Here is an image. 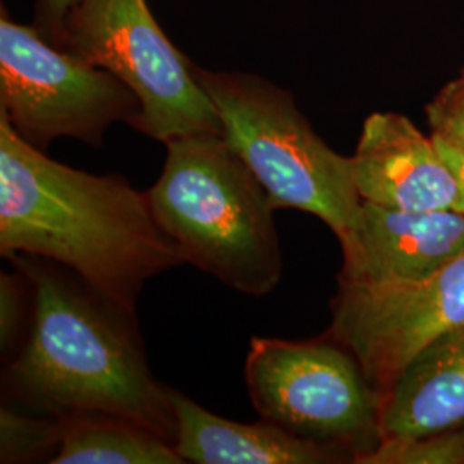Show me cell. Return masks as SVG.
<instances>
[{
    "instance_id": "1",
    "label": "cell",
    "mask_w": 464,
    "mask_h": 464,
    "mask_svg": "<svg viewBox=\"0 0 464 464\" xmlns=\"http://www.w3.org/2000/svg\"><path fill=\"white\" fill-rule=\"evenodd\" d=\"M32 285L28 337L2 373L4 394L38 416L105 413L176 444L169 389L150 370L133 310L49 258L7 256Z\"/></svg>"
},
{
    "instance_id": "7",
    "label": "cell",
    "mask_w": 464,
    "mask_h": 464,
    "mask_svg": "<svg viewBox=\"0 0 464 464\" xmlns=\"http://www.w3.org/2000/svg\"><path fill=\"white\" fill-rule=\"evenodd\" d=\"M140 109L114 74L13 21L2 7L0 112L24 141L44 150L57 138H74L100 147L114 122L131 126Z\"/></svg>"
},
{
    "instance_id": "8",
    "label": "cell",
    "mask_w": 464,
    "mask_h": 464,
    "mask_svg": "<svg viewBox=\"0 0 464 464\" xmlns=\"http://www.w3.org/2000/svg\"><path fill=\"white\" fill-rule=\"evenodd\" d=\"M329 332L358 358L381 399L416 354L464 325V253L425 279L337 282Z\"/></svg>"
},
{
    "instance_id": "3",
    "label": "cell",
    "mask_w": 464,
    "mask_h": 464,
    "mask_svg": "<svg viewBox=\"0 0 464 464\" xmlns=\"http://www.w3.org/2000/svg\"><path fill=\"white\" fill-rule=\"evenodd\" d=\"M166 147V166L147 198L186 264L237 293H272L284 266L264 186L220 134L183 136Z\"/></svg>"
},
{
    "instance_id": "17",
    "label": "cell",
    "mask_w": 464,
    "mask_h": 464,
    "mask_svg": "<svg viewBox=\"0 0 464 464\" xmlns=\"http://www.w3.org/2000/svg\"><path fill=\"white\" fill-rule=\"evenodd\" d=\"M427 116L433 138L464 150V71L431 100Z\"/></svg>"
},
{
    "instance_id": "2",
    "label": "cell",
    "mask_w": 464,
    "mask_h": 464,
    "mask_svg": "<svg viewBox=\"0 0 464 464\" xmlns=\"http://www.w3.org/2000/svg\"><path fill=\"white\" fill-rule=\"evenodd\" d=\"M0 253L69 266L128 310L151 277L186 264L147 193L119 174L95 176L49 159L0 112Z\"/></svg>"
},
{
    "instance_id": "5",
    "label": "cell",
    "mask_w": 464,
    "mask_h": 464,
    "mask_svg": "<svg viewBox=\"0 0 464 464\" xmlns=\"http://www.w3.org/2000/svg\"><path fill=\"white\" fill-rule=\"evenodd\" d=\"M245 381L253 408L291 435L365 464L382 444V399L331 332L314 341L253 337Z\"/></svg>"
},
{
    "instance_id": "12",
    "label": "cell",
    "mask_w": 464,
    "mask_h": 464,
    "mask_svg": "<svg viewBox=\"0 0 464 464\" xmlns=\"http://www.w3.org/2000/svg\"><path fill=\"white\" fill-rule=\"evenodd\" d=\"M169 394L178 420L174 448L186 463H353L346 452L295 437L266 420L236 423L207 411L176 389H169Z\"/></svg>"
},
{
    "instance_id": "13",
    "label": "cell",
    "mask_w": 464,
    "mask_h": 464,
    "mask_svg": "<svg viewBox=\"0 0 464 464\" xmlns=\"http://www.w3.org/2000/svg\"><path fill=\"white\" fill-rule=\"evenodd\" d=\"M61 420V440L52 464H183L176 448L145 427L105 413Z\"/></svg>"
},
{
    "instance_id": "11",
    "label": "cell",
    "mask_w": 464,
    "mask_h": 464,
    "mask_svg": "<svg viewBox=\"0 0 464 464\" xmlns=\"http://www.w3.org/2000/svg\"><path fill=\"white\" fill-rule=\"evenodd\" d=\"M382 444L464 431V325L433 341L382 398Z\"/></svg>"
},
{
    "instance_id": "9",
    "label": "cell",
    "mask_w": 464,
    "mask_h": 464,
    "mask_svg": "<svg viewBox=\"0 0 464 464\" xmlns=\"http://www.w3.org/2000/svg\"><path fill=\"white\" fill-rule=\"evenodd\" d=\"M351 160L363 201L399 210L461 212L456 176L433 136H425L408 117L394 112L368 117Z\"/></svg>"
},
{
    "instance_id": "16",
    "label": "cell",
    "mask_w": 464,
    "mask_h": 464,
    "mask_svg": "<svg viewBox=\"0 0 464 464\" xmlns=\"http://www.w3.org/2000/svg\"><path fill=\"white\" fill-rule=\"evenodd\" d=\"M365 464H464V431L404 444H383Z\"/></svg>"
},
{
    "instance_id": "10",
    "label": "cell",
    "mask_w": 464,
    "mask_h": 464,
    "mask_svg": "<svg viewBox=\"0 0 464 464\" xmlns=\"http://www.w3.org/2000/svg\"><path fill=\"white\" fill-rule=\"evenodd\" d=\"M337 282L391 284L425 279L464 253V214L399 210L363 201Z\"/></svg>"
},
{
    "instance_id": "15",
    "label": "cell",
    "mask_w": 464,
    "mask_h": 464,
    "mask_svg": "<svg viewBox=\"0 0 464 464\" xmlns=\"http://www.w3.org/2000/svg\"><path fill=\"white\" fill-rule=\"evenodd\" d=\"M34 316V293L28 279L16 270L0 276V351L9 363L23 348Z\"/></svg>"
},
{
    "instance_id": "19",
    "label": "cell",
    "mask_w": 464,
    "mask_h": 464,
    "mask_svg": "<svg viewBox=\"0 0 464 464\" xmlns=\"http://www.w3.org/2000/svg\"><path fill=\"white\" fill-rule=\"evenodd\" d=\"M437 147L440 150L446 164L452 170V174L456 176V181L459 184V191H461V212L464 214V150L456 149L449 143H444L437 138H433Z\"/></svg>"
},
{
    "instance_id": "6",
    "label": "cell",
    "mask_w": 464,
    "mask_h": 464,
    "mask_svg": "<svg viewBox=\"0 0 464 464\" xmlns=\"http://www.w3.org/2000/svg\"><path fill=\"white\" fill-rule=\"evenodd\" d=\"M59 47L109 71L133 92L141 107L131 124L136 131L164 145L191 134L222 136L198 67L167 38L147 0H80Z\"/></svg>"
},
{
    "instance_id": "4",
    "label": "cell",
    "mask_w": 464,
    "mask_h": 464,
    "mask_svg": "<svg viewBox=\"0 0 464 464\" xmlns=\"http://www.w3.org/2000/svg\"><path fill=\"white\" fill-rule=\"evenodd\" d=\"M222 121V136L264 186L274 210L318 217L348 245L363 217L351 157L314 131L289 92L249 72L199 69Z\"/></svg>"
},
{
    "instance_id": "14",
    "label": "cell",
    "mask_w": 464,
    "mask_h": 464,
    "mask_svg": "<svg viewBox=\"0 0 464 464\" xmlns=\"http://www.w3.org/2000/svg\"><path fill=\"white\" fill-rule=\"evenodd\" d=\"M61 440V420L50 416L19 415L11 408L2 406L0 411V461L28 463L40 458H52ZM50 458V459H52ZM50 463V461H49Z\"/></svg>"
},
{
    "instance_id": "18",
    "label": "cell",
    "mask_w": 464,
    "mask_h": 464,
    "mask_svg": "<svg viewBox=\"0 0 464 464\" xmlns=\"http://www.w3.org/2000/svg\"><path fill=\"white\" fill-rule=\"evenodd\" d=\"M80 0H36L34 28L52 44L61 45L67 19Z\"/></svg>"
}]
</instances>
